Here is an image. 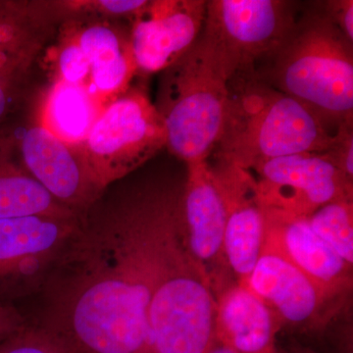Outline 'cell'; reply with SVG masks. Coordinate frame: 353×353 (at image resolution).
Returning <instances> with one entry per match:
<instances>
[{
	"instance_id": "cell-27",
	"label": "cell",
	"mask_w": 353,
	"mask_h": 353,
	"mask_svg": "<svg viewBox=\"0 0 353 353\" xmlns=\"http://www.w3.org/2000/svg\"><path fill=\"white\" fill-rule=\"evenodd\" d=\"M206 353H236L229 348L226 347V345L221 343L220 341L217 340L213 341V343H211L210 347L208 348V352Z\"/></svg>"
},
{
	"instance_id": "cell-16",
	"label": "cell",
	"mask_w": 353,
	"mask_h": 353,
	"mask_svg": "<svg viewBox=\"0 0 353 353\" xmlns=\"http://www.w3.org/2000/svg\"><path fill=\"white\" fill-rule=\"evenodd\" d=\"M277 317L245 285L234 283L215 296V339L236 353H279Z\"/></svg>"
},
{
	"instance_id": "cell-5",
	"label": "cell",
	"mask_w": 353,
	"mask_h": 353,
	"mask_svg": "<svg viewBox=\"0 0 353 353\" xmlns=\"http://www.w3.org/2000/svg\"><path fill=\"white\" fill-rule=\"evenodd\" d=\"M214 319V294L181 236L153 292L139 353H206Z\"/></svg>"
},
{
	"instance_id": "cell-21",
	"label": "cell",
	"mask_w": 353,
	"mask_h": 353,
	"mask_svg": "<svg viewBox=\"0 0 353 353\" xmlns=\"http://www.w3.org/2000/svg\"><path fill=\"white\" fill-rule=\"evenodd\" d=\"M0 353H66L52 338L39 328L26 327L0 341Z\"/></svg>"
},
{
	"instance_id": "cell-23",
	"label": "cell",
	"mask_w": 353,
	"mask_h": 353,
	"mask_svg": "<svg viewBox=\"0 0 353 353\" xmlns=\"http://www.w3.org/2000/svg\"><path fill=\"white\" fill-rule=\"evenodd\" d=\"M331 161L347 180L353 182V131L352 126L341 128L336 141L327 150Z\"/></svg>"
},
{
	"instance_id": "cell-19",
	"label": "cell",
	"mask_w": 353,
	"mask_h": 353,
	"mask_svg": "<svg viewBox=\"0 0 353 353\" xmlns=\"http://www.w3.org/2000/svg\"><path fill=\"white\" fill-rule=\"evenodd\" d=\"M27 216L72 218L80 214L58 203L25 169L0 160V220Z\"/></svg>"
},
{
	"instance_id": "cell-22",
	"label": "cell",
	"mask_w": 353,
	"mask_h": 353,
	"mask_svg": "<svg viewBox=\"0 0 353 353\" xmlns=\"http://www.w3.org/2000/svg\"><path fill=\"white\" fill-rule=\"evenodd\" d=\"M59 80L80 85L90 73V62L78 43L67 44L58 57Z\"/></svg>"
},
{
	"instance_id": "cell-6",
	"label": "cell",
	"mask_w": 353,
	"mask_h": 353,
	"mask_svg": "<svg viewBox=\"0 0 353 353\" xmlns=\"http://www.w3.org/2000/svg\"><path fill=\"white\" fill-rule=\"evenodd\" d=\"M79 146L90 175L105 192L166 148L163 120L145 92L128 90L102 109Z\"/></svg>"
},
{
	"instance_id": "cell-12",
	"label": "cell",
	"mask_w": 353,
	"mask_h": 353,
	"mask_svg": "<svg viewBox=\"0 0 353 353\" xmlns=\"http://www.w3.org/2000/svg\"><path fill=\"white\" fill-rule=\"evenodd\" d=\"M224 204V252L238 284L245 285L263 252L266 216L250 171L217 161L211 166Z\"/></svg>"
},
{
	"instance_id": "cell-11",
	"label": "cell",
	"mask_w": 353,
	"mask_h": 353,
	"mask_svg": "<svg viewBox=\"0 0 353 353\" xmlns=\"http://www.w3.org/2000/svg\"><path fill=\"white\" fill-rule=\"evenodd\" d=\"M277 317L281 326L318 330L341 308L334 299L282 254L264 248L245 283Z\"/></svg>"
},
{
	"instance_id": "cell-29",
	"label": "cell",
	"mask_w": 353,
	"mask_h": 353,
	"mask_svg": "<svg viewBox=\"0 0 353 353\" xmlns=\"http://www.w3.org/2000/svg\"><path fill=\"white\" fill-rule=\"evenodd\" d=\"M292 353H316L310 350H306V348H299V350H294Z\"/></svg>"
},
{
	"instance_id": "cell-13",
	"label": "cell",
	"mask_w": 353,
	"mask_h": 353,
	"mask_svg": "<svg viewBox=\"0 0 353 353\" xmlns=\"http://www.w3.org/2000/svg\"><path fill=\"white\" fill-rule=\"evenodd\" d=\"M205 0L148 1L134 16L130 43L137 69L157 73L168 68L203 29Z\"/></svg>"
},
{
	"instance_id": "cell-18",
	"label": "cell",
	"mask_w": 353,
	"mask_h": 353,
	"mask_svg": "<svg viewBox=\"0 0 353 353\" xmlns=\"http://www.w3.org/2000/svg\"><path fill=\"white\" fill-rule=\"evenodd\" d=\"M101 111L97 97L83 83L58 80L46 97L41 125L65 143L81 145Z\"/></svg>"
},
{
	"instance_id": "cell-3",
	"label": "cell",
	"mask_w": 353,
	"mask_h": 353,
	"mask_svg": "<svg viewBox=\"0 0 353 353\" xmlns=\"http://www.w3.org/2000/svg\"><path fill=\"white\" fill-rule=\"evenodd\" d=\"M256 73L336 127L352 126L353 43L330 20L321 4L297 15L265 71Z\"/></svg>"
},
{
	"instance_id": "cell-20",
	"label": "cell",
	"mask_w": 353,
	"mask_h": 353,
	"mask_svg": "<svg viewBox=\"0 0 353 353\" xmlns=\"http://www.w3.org/2000/svg\"><path fill=\"white\" fill-rule=\"evenodd\" d=\"M320 238L343 261L353 265V201H336L325 204L307 217Z\"/></svg>"
},
{
	"instance_id": "cell-28",
	"label": "cell",
	"mask_w": 353,
	"mask_h": 353,
	"mask_svg": "<svg viewBox=\"0 0 353 353\" xmlns=\"http://www.w3.org/2000/svg\"><path fill=\"white\" fill-rule=\"evenodd\" d=\"M7 108V97L6 90H4L3 85L0 83V120L6 114Z\"/></svg>"
},
{
	"instance_id": "cell-26",
	"label": "cell",
	"mask_w": 353,
	"mask_h": 353,
	"mask_svg": "<svg viewBox=\"0 0 353 353\" xmlns=\"http://www.w3.org/2000/svg\"><path fill=\"white\" fill-rule=\"evenodd\" d=\"M148 3L145 0H104L97 1V6L103 13L114 14V15H137Z\"/></svg>"
},
{
	"instance_id": "cell-8",
	"label": "cell",
	"mask_w": 353,
	"mask_h": 353,
	"mask_svg": "<svg viewBox=\"0 0 353 353\" xmlns=\"http://www.w3.org/2000/svg\"><path fill=\"white\" fill-rule=\"evenodd\" d=\"M79 219L27 216L0 220V303L43 290Z\"/></svg>"
},
{
	"instance_id": "cell-24",
	"label": "cell",
	"mask_w": 353,
	"mask_h": 353,
	"mask_svg": "<svg viewBox=\"0 0 353 353\" xmlns=\"http://www.w3.org/2000/svg\"><path fill=\"white\" fill-rule=\"evenodd\" d=\"M323 10L345 38L353 43L352 0H330L321 4Z\"/></svg>"
},
{
	"instance_id": "cell-17",
	"label": "cell",
	"mask_w": 353,
	"mask_h": 353,
	"mask_svg": "<svg viewBox=\"0 0 353 353\" xmlns=\"http://www.w3.org/2000/svg\"><path fill=\"white\" fill-rule=\"evenodd\" d=\"M88 57L90 79L97 94L119 95L138 71L132 57L130 39L104 25L90 26L77 39Z\"/></svg>"
},
{
	"instance_id": "cell-9",
	"label": "cell",
	"mask_w": 353,
	"mask_h": 353,
	"mask_svg": "<svg viewBox=\"0 0 353 353\" xmlns=\"http://www.w3.org/2000/svg\"><path fill=\"white\" fill-rule=\"evenodd\" d=\"M264 208L309 217L325 204L352 201L353 183L325 152L273 158L253 166Z\"/></svg>"
},
{
	"instance_id": "cell-14",
	"label": "cell",
	"mask_w": 353,
	"mask_h": 353,
	"mask_svg": "<svg viewBox=\"0 0 353 353\" xmlns=\"http://www.w3.org/2000/svg\"><path fill=\"white\" fill-rule=\"evenodd\" d=\"M25 170L53 199L82 214L104 194L90 175L80 146L70 145L39 125L21 141Z\"/></svg>"
},
{
	"instance_id": "cell-1",
	"label": "cell",
	"mask_w": 353,
	"mask_h": 353,
	"mask_svg": "<svg viewBox=\"0 0 353 353\" xmlns=\"http://www.w3.org/2000/svg\"><path fill=\"white\" fill-rule=\"evenodd\" d=\"M183 185L101 197L80 215L43 288L41 328L65 352H141L148 306L182 234Z\"/></svg>"
},
{
	"instance_id": "cell-15",
	"label": "cell",
	"mask_w": 353,
	"mask_h": 353,
	"mask_svg": "<svg viewBox=\"0 0 353 353\" xmlns=\"http://www.w3.org/2000/svg\"><path fill=\"white\" fill-rule=\"evenodd\" d=\"M264 209V248L282 254L327 294L343 301L352 289V266L313 231L307 217Z\"/></svg>"
},
{
	"instance_id": "cell-7",
	"label": "cell",
	"mask_w": 353,
	"mask_h": 353,
	"mask_svg": "<svg viewBox=\"0 0 353 353\" xmlns=\"http://www.w3.org/2000/svg\"><path fill=\"white\" fill-rule=\"evenodd\" d=\"M296 4L285 0H209L203 30L229 71H256L268 61L292 32Z\"/></svg>"
},
{
	"instance_id": "cell-25",
	"label": "cell",
	"mask_w": 353,
	"mask_h": 353,
	"mask_svg": "<svg viewBox=\"0 0 353 353\" xmlns=\"http://www.w3.org/2000/svg\"><path fill=\"white\" fill-rule=\"evenodd\" d=\"M27 327L26 319L11 304L0 303V341Z\"/></svg>"
},
{
	"instance_id": "cell-4",
	"label": "cell",
	"mask_w": 353,
	"mask_h": 353,
	"mask_svg": "<svg viewBox=\"0 0 353 353\" xmlns=\"http://www.w3.org/2000/svg\"><path fill=\"white\" fill-rule=\"evenodd\" d=\"M230 74L217 46L202 29L189 50L161 72L155 108L166 148L185 164L208 161L219 141Z\"/></svg>"
},
{
	"instance_id": "cell-10",
	"label": "cell",
	"mask_w": 353,
	"mask_h": 353,
	"mask_svg": "<svg viewBox=\"0 0 353 353\" xmlns=\"http://www.w3.org/2000/svg\"><path fill=\"white\" fill-rule=\"evenodd\" d=\"M187 166L181 201L183 241L216 296L236 283L225 257L224 204L208 161Z\"/></svg>"
},
{
	"instance_id": "cell-2",
	"label": "cell",
	"mask_w": 353,
	"mask_h": 353,
	"mask_svg": "<svg viewBox=\"0 0 353 353\" xmlns=\"http://www.w3.org/2000/svg\"><path fill=\"white\" fill-rule=\"evenodd\" d=\"M341 128L264 82L256 71L238 72L229 80L215 157L250 170L273 158L326 152Z\"/></svg>"
}]
</instances>
